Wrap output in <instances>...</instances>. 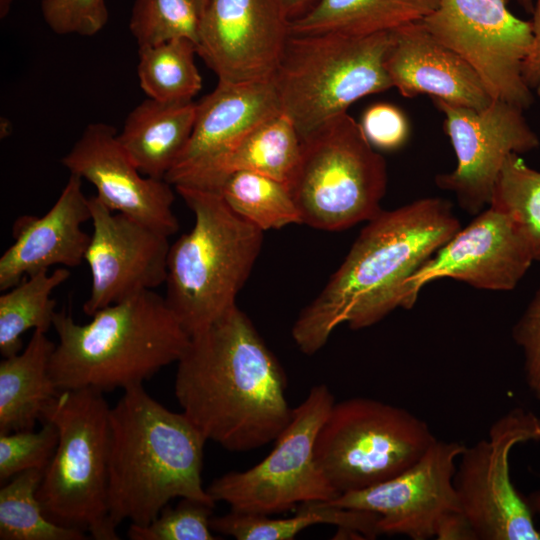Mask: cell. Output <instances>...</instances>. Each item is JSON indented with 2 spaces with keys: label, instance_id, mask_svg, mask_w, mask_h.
I'll use <instances>...</instances> for the list:
<instances>
[{
  "label": "cell",
  "instance_id": "obj_31",
  "mask_svg": "<svg viewBox=\"0 0 540 540\" xmlns=\"http://www.w3.org/2000/svg\"><path fill=\"white\" fill-rule=\"evenodd\" d=\"M490 207L505 214L540 262V171L519 154L509 155L497 177Z\"/></svg>",
  "mask_w": 540,
  "mask_h": 540
},
{
  "label": "cell",
  "instance_id": "obj_3",
  "mask_svg": "<svg viewBox=\"0 0 540 540\" xmlns=\"http://www.w3.org/2000/svg\"><path fill=\"white\" fill-rule=\"evenodd\" d=\"M109 521L144 526L174 498L215 506L202 485L201 431L182 412H172L143 385L130 387L110 408Z\"/></svg>",
  "mask_w": 540,
  "mask_h": 540
},
{
  "label": "cell",
  "instance_id": "obj_39",
  "mask_svg": "<svg viewBox=\"0 0 540 540\" xmlns=\"http://www.w3.org/2000/svg\"><path fill=\"white\" fill-rule=\"evenodd\" d=\"M435 538L439 540H477L472 526L460 510L448 513L441 520Z\"/></svg>",
  "mask_w": 540,
  "mask_h": 540
},
{
  "label": "cell",
  "instance_id": "obj_13",
  "mask_svg": "<svg viewBox=\"0 0 540 540\" xmlns=\"http://www.w3.org/2000/svg\"><path fill=\"white\" fill-rule=\"evenodd\" d=\"M433 102L444 115V130L457 159L455 169L436 175L435 183L452 192L463 210L477 215L489 206L506 158L537 149L540 139L524 110L511 103L493 99L482 109H472L439 99Z\"/></svg>",
  "mask_w": 540,
  "mask_h": 540
},
{
  "label": "cell",
  "instance_id": "obj_19",
  "mask_svg": "<svg viewBox=\"0 0 540 540\" xmlns=\"http://www.w3.org/2000/svg\"><path fill=\"white\" fill-rule=\"evenodd\" d=\"M280 113L272 78L218 81L216 88L196 103L191 136L164 180L174 187L189 183L246 132Z\"/></svg>",
  "mask_w": 540,
  "mask_h": 540
},
{
  "label": "cell",
  "instance_id": "obj_4",
  "mask_svg": "<svg viewBox=\"0 0 540 540\" xmlns=\"http://www.w3.org/2000/svg\"><path fill=\"white\" fill-rule=\"evenodd\" d=\"M58 343L50 375L58 390L100 392L142 385L187 348L185 331L165 297L147 290L104 307L86 324L56 312Z\"/></svg>",
  "mask_w": 540,
  "mask_h": 540
},
{
  "label": "cell",
  "instance_id": "obj_34",
  "mask_svg": "<svg viewBox=\"0 0 540 540\" xmlns=\"http://www.w3.org/2000/svg\"><path fill=\"white\" fill-rule=\"evenodd\" d=\"M38 431L21 430L0 434V483L15 475L37 469L44 472L56 450L59 432L57 426L43 420Z\"/></svg>",
  "mask_w": 540,
  "mask_h": 540
},
{
  "label": "cell",
  "instance_id": "obj_32",
  "mask_svg": "<svg viewBox=\"0 0 540 540\" xmlns=\"http://www.w3.org/2000/svg\"><path fill=\"white\" fill-rule=\"evenodd\" d=\"M200 20L197 0H134L129 29L139 48L176 38L197 45Z\"/></svg>",
  "mask_w": 540,
  "mask_h": 540
},
{
  "label": "cell",
  "instance_id": "obj_18",
  "mask_svg": "<svg viewBox=\"0 0 540 540\" xmlns=\"http://www.w3.org/2000/svg\"><path fill=\"white\" fill-rule=\"evenodd\" d=\"M113 126H86L62 164L70 174L91 183L97 198L111 211L125 214L166 236L179 224L172 205V185L164 179L143 177L118 141Z\"/></svg>",
  "mask_w": 540,
  "mask_h": 540
},
{
  "label": "cell",
  "instance_id": "obj_16",
  "mask_svg": "<svg viewBox=\"0 0 540 540\" xmlns=\"http://www.w3.org/2000/svg\"><path fill=\"white\" fill-rule=\"evenodd\" d=\"M93 232L84 261L91 273L85 314L118 303L166 282L168 236L117 212L97 196L89 198Z\"/></svg>",
  "mask_w": 540,
  "mask_h": 540
},
{
  "label": "cell",
  "instance_id": "obj_28",
  "mask_svg": "<svg viewBox=\"0 0 540 540\" xmlns=\"http://www.w3.org/2000/svg\"><path fill=\"white\" fill-rule=\"evenodd\" d=\"M216 192L240 217L262 231L302 224L288 184L248 171L226 176Z\"/></svg>",
  "mask_w": 540,
  "mask_h": 540
},
{
  "label": "cell",
  "instance_id": "obj_33",
  "mask_svg": "<svg viewBox=\"0 0 540 540\" xmlns=\"http://www.w3.org/2000/svg\"><path fill=\"white\" fill-rule=\"evenodd\" d=\"M215 506L203 501L181 498L175 507L166 505L149 524H130L131 540H215L210 521Z\"/></svg>",
  "mask_w": 540,
  "mask_h": 540
},
{
  "label": "cell",
  "instance_id": "obj_6",
  "mask_svg": "<svg viewBox=\"0 0 540 540\" xmlns=\"http://www.w3.org/2000/svg\"><path fill=\"white\" fill-rule=\"evenodd\" d=\"M390 31L290 34L272 81L282 113L303 138L359 99L392 87Z\"/></svg>",
  "mask_w": 540,
  "mask_h": 540
},
{
  "label": "cell",
  "instance_id": "obj_15",
  "mask_svg": "<svg viewBox=\"0 0 540 540\" xmlns=\"http://www.w3.org/2000/svg\"><path fill=\"white\" fill-rule=\"evenodd\" d=\"M290 36L280 0H209L197 54L218 81L271 79Z\"/></svg>",
  "mask_w": 540,
  "mask_h": 540
},
{
  "label": "cell",
  "instance_id": "obj_10",
  "mask_svg": "<svg viewBox=\"0 0 540 540\" xmlns=\"http://www.w3.org/2000/svg\"><path fill=\"white\" fill-rule=\"evenodd\" d=\"M325 384L313 386L293 409L292 418L275 440L274 449L245 471H232L206 488L215 501L231 510L272 515L300 504L328 502L340 494L330 485L314 458L317 433L334 405Z\"/></svg>",
  "mask_w": 540,
  "mask_h": 540
},
{
  "label": "cell",
  "instance_id": "obj_21",
  "mask_svg": "<svg viewBox=\"0 0 540 540\" xmlns=\"http://www.w3.org/2000/svg\"><path fill=\"white\" fill-rule=\"evenodd\" d=\"M91 219L82 178L70 174L55 204L43 216L25 215L14 223V243L0 258V290L25 277L61 264L75 267L84 261L91 236L81 228Z\"/></svg>",
  "mask_w": 540,
  "mask_h": 540
},
{
  "label": "cell",
  "instance_id": "obj_43",
  "mask_svg": "<svg viewBox=\"0 0 540 540\" xmlns=\"http://www.w3.org/2000/svg\"><path fill=\"white\" fill-rule=\"evenodd\" d=\"M526 12L532 13L534 0H515Z\"/></svg>",
  "mask_w": 540,
  "mask_h": 540
},
{
  "label": "cell",
  "instance_id": "obj_22",
  "mask_svg": "<svg viewBox=\"0 0 540 540\" xmlns=\"http://www.w3.org/2000/svg\"><path fill=\"white\" fill-rule=\"evenodd\" d=\"M196 103L147 98L127 116L118 141L147 177L164 179L185 148L195 122Z\"/></svg>",
  "mask_w": 540,
  "mask_h": 540
},
{
  "label": "cell",
  "instance_id": "obj_30",
  "mask_svg": "<svg viewBox=\"0 0 540 540\" xmlns=\"http://www.w3.org/2000/svg\"><path fill=\"white\" fill-rule=\"evenodd\" d=\"M43 471L21 472L0 489L1 540H84L86 533L59 525L44 513L37 497Z\"/></svg>",
  "mask_w": 540,
  "mask_h": 540
},
{
  "label": "cell",
  "instance_id": "obj_23",
  "mask_svg": "<svg viewBox=\"0 0 540 540\" xmlns=\"http://www.w3.org/2000/svg\"><path fill=\"white\" fill-rule=\"evenodd\" d=\"M300 152L301 138L297 129L280 113L250 129L189 183L181 186L216 192L223 179L237 171L254 172L289 184Z\"/></svg>",
  "mask_w": 540,
  "mask_h": 540
},
{
  "label": "cell",
  "instance_id": "obj_27",
  "mask_svg": "<svg viewBox=\"0 0 540 540\" xmlns=\"http://www.w3.org/2000/svg\"><path fill=\"white\" fill-rule=\"evenodd\" d=\"M70 277L66 268L25 277L0 296V353L9 357L22 351V335L29 329L47 332L53 325L56 302L52 291Z\"/></svg>",
  "mask_w": 540,
  "mask_h": 540
},
{
  "label": "cell",
  "instance_id": "obj_14",
  "mask_svg": "<svg viewBox=\"0 0 540 540\" xmlns=\"http://www.w3.org/2000/svg\"><path fill=\"white\" fill-rule=\"evenodd\" d=\"M458 442L436 440L410 467L369 488L340 494L329 505L379 516L380 534L412 540L435 538L441 520L460 510L454 486L455 460L464 450Z\"/></svg>",
  "mask_w": 540,
  "mask_h": 540
},
{
  "label": "cell",
  "instance_id": "obj_29",
  "mask_svg": "<svg viewBox=\"0 0 540 540\" xmlns=\"http://www.w3.org/2000/svg\"><path fill=\"white\" fill-rule=\"evenodd\" d=\"M195 53L196 44L186 38L139 48L138 78L148 98L167 103L191 102L202 88Z\"/></svg>",
  "mask_w": 540,
  "mask_h": 540
},
{
  "label": "cell",
  "instance_id": "obj_11",
  "mask_svg": "<svg viewBox=\"0 0 540 540\" xmlns=\"http://www.w3.org/2000/svg\"><path fill=\"white\" fill-rule=\"evenodd\" d=\"M531 440L540 441V418L516 408L492 424L487 439L460 454L454 486L477 540H540L533 512L513 486L509 468L513 447Z\"/></svg>",
  "mask_w": 540,
  "mask_h": 540
},
{
  "label": "cell",
  "instance_id": "obj_41",
  "mask_svg": "<svg viewBox=\"0 0 540 540\" xmlns=\"http://www.w3.org/2000/svg\"><path fill=\"white\" fill-rule=\"evenodd\" d=\"M533 513L540 515V491H536L526 499Z\"/></svg>",
  "mask_w": 540,
  "mask_h": 540
},
{
  "label": "cell",
  "instance_id": "obj_8",
  "mask_svg": "<svg viewBox=\"0 0 540 540\" xmlns=\"http://www.w3.org/2000/svg\"><path fill=\"white\" fill-rule=\"evenodd\" d=\"M288 186L302 224L344 230L382 211L386 162L360 123L345 112L301 138L299 161Z\"/></svg>",
  "mask_w": 540,
  "mask_h": 540
},
{
  "label": "cell",
  "instance_id": "obj_12",
  "mask_svg": "<svg viewBox=\"0 0 540 540\" xmlns=\"http://www.w3.org/2000/svg\"><path fill=\"white\" fill-rule=\"evenodd\" d=\"M509 0H440L420 20L431 35L463 58L493 99L525 110L534 101L523 62L532 43L531 22L515 16Z\"/></svg>",
  "mask_w": 540,
  "mask_h": 540
},
{
  "label": "cell",
  "instance_id": "obj_25",
  "mask_svg": "<svg viewBox=\"0 0 540 540\" xmlns=\"http://www.w3.org/2000/svg\"><path fill=\"white\" fill-rule=\"evenodd\" d=\"M294 516L271 518L269 515L230 510L212 517L211 529L237 540H293L301 531L318 524L334 525L338 533L373 539L379 535L375 513L341 508L326 502L300 504Z\"/></svg>",
  "mask_w": 540,
  "mask_h": 540
},
{
  "label": "cell",
  "instance_id": "obj_26",
  "mask_svg": "<svg viewBox=\"0 0 540 540\" xmlns=\"http://www.w3.org/2000/svg\"><path fill=\"white\" fill-rule=\"evenodd\" d=\"M440 0H321L290 22V34L335 32L370 35L420 21Z\"/></svg>",
  "mask_w": 540,
  "mask_h": 540
},
{
  "label": "cell",
  "instance_id": "obj_5",
  "mask_svg": "<svg viewBox=\"0 0 540 540\" xmlns=\"http://www.w3.org/2000/svg\"><path fill=\"white\" fill-rule=\"evenodd\" d=\"M192 229L170 245L166 302L190 337L236 304L262 248L263 232L214 191L178 186Z\"/></svg>",
  "mask_w": 540,
  "mask_h": 540
},
{
  "label": "cell",
  "instance_id": "obj_35",
  "mask_svg": "<svg viewBox=\"0 0 540 540\" xmlns=\"http://www.w3.org/2000/svg\"><path fill=\"white\" fill-rule=\"evenodd\" d=\"M41 12L45 23L59 35L94 36L109 18L104 0H41Z\"/></svg>",
  "mask_w": 540,
  "mask_h": 540
},
{
  "label": "cell",
  "instance_id": "obj_17",
  "mask_svg": "<svg viewBox=\"0 0 540 540\" xmlns=\"http://www.w3.org/2000/svg\"><path fill=\"white\" fill-rule=\"evenodd\" d=\"M532 262L530 250L511 220L488 206L460 228L407 283L411 309L422 287L451 278L483 290H513Z\"/></svg>",
  "mask_w": 540,
  "mask_h": 540
},
{
  "label": "cell",
  "instance_id": "obj_37",
  "mask_svg": "<svg viewBox=\"0 0 540 540\" xmlns=\"http://www.w3.org/2000/svg\"><path fill=\"white\" fill-rule=\"evenodd\" d=\"M524 357L528 387L540 401V285L512 329Z\"/></svg>",
  "mask_w": 540,
  "mask_h": 540
},
{
  "label": "cell",
  "instance_id": "obj_2",
  "mask_svg": "<svg viewBox=\"0 0 540 540\" xmlns=\"http://www.w3.org/2000/svg\"><path fill=\"white\" fill-rule=\"evenodd\" d=\"M460 228L452 204L440 197L382 210L367 221L343 263L294 322L299 350L313 355L342 323L358 330L398 307L408 309V281Z\"/></svg>",
  "mask_w": 540,
  "mask_h": 540
},
{
  "label": "cell",
  "instance_id": "obj_44",
  "mask_svg": "<svg viewBox=\"0 0 540 540\" xmlns=\"http://www.w3.org/2000/svg\"><path fill=\"white\" fill-rule=\"evenodd\" d=\"M197 1L200 8L201 16H202L209 0H197Z\"/></svg>",
  "mask_w": 540,
  "mask_h": 540
},
{
  "label": "cell",
  "instance_id": "obj_40",
  "mask_svg": "<svg viewBox=\"0 0 540 540\" xmlns=\"http://www.w3.org/2000/svg\"><path fill=\"white\" fill-rule=\"evenodd\" d=\"M321 0H280L288 20H296L312 10Z\"/></svg>",
  "mask_w": 540,
  "mask_h": 540
},
{
  "label": "cell",
  "instance_id": "obj_24",
  "mask_svg": "<svg viewBox=\"0 0 540 540\" xmlns=\"http://www.w3.org/2000/svg\"><path fill=\"white\" fill-rule=\"evenodd\" d=\"M56 344L35 329L24 350L0 362V434L34 429L58 395L50 375Z\"/></svg>",
  "mask_w": 540,
  "mask_h": 540
},
{
  "label": "cell",
  "instance_id": "obj_7",
  "mask_svg": "<svg viewBox=\"0 0 540 540\" xmlns=\"http://www.w3.org/2000/svg\"><path fill=\"white\" fill-rule=\"evenodd\" d=\"M110 407L92 388L60 390L42 419L59 432L37 491L45 515L96 540H119L109 521ZM40 421V422H41Z\"/></svg>",
  "mask_w": 540,
  "mask_h": 540
},
{
  "label": "cell",
  "instance_id": "obj_38",
  "mask_svg": "<svg viewBox=\"0 0 540 540\" xmlns=\"http://www.w3.org/2000/svg\"><path fill=\"white\" fill-rule=\"evenodd\" d=\"M532 18V43L523 62L522 75L529 89L540 96V0H534Z\"/></svg>",
  "mask_w": 540,
  "mask_h": 540
},
{
  "label": "cell",
  "instance_id": "obj_9",
  "mask_svg": "<svg viewBox=\"0 0 540 540\" xmlns=\"http://www.w3.org/2000/svg\"><path fill=\"white\" fill-rule=\"evenodd\" d=\"M436 440L427 423L406 409L355 397L334 403L317 433L314 458L343 494L395 477Z\"/></svg>",
  "mask_w": 540,
  "mask_h": 540
},
{
  "label": "cell",
  "instance_id": "obj_1",
  "mask_svg": "<svg viewBox=\"0 0 540 540\" xmlns=\"http://www.w3.org/2000/svg\"><path fill=\"white\" fill-rule=\"evenodd\" d=\"M177 363L175 396L207 440L249 451L275 441L289 424L286 374L237 305L192 335Z\"/></svg>",
  "mask_w": 540,
  "mask_h": 540
},
{
  "label": "cell",
  "instance_id": "obj_36",
  "mask_svg": "<svg viewBox=\"0 0 540 540\" xmlns=\"http://www.w3.org/2000/svg\"><path fill=\"white\" fill-rule=\"evenodd\" d=\"M360 125L371 145L382 150L399 149L409 136L405 114L389 103L369 106L363 113Z\"/></svg>",
  "mask_w": 540,
  "mask_h": 540
},
{
  "label": "cell",
  "instance_id": "obj_42",
  "mask_svg": "<svg viewBox=\"0 0 540 540\" xmlns=\"http://www.w3.org/2000/svg\"><path fill=\"white\" fill-rule=\"evenodd\" d=\"M13 1L14 0H0V18L1 19L7 16Z\"/></svg>",
  "mask_w": 540,
  "mask_h": 540
},
{
  "label": "cell",
  "instance_id": "obj_20",
  "mask_svg": "<svg viewBox=\"0 0 540 540\" xmlns=\"http://www.w3.org/2000/svg\"><path fill=\"white\" fill-rule=\"evenodd\" d=\"M390 36L385 69L402 96L429 95L472 109L493 100L473 68L436 40L421 21L390 30Z\"/></svg>",
  "mask_w": 540,
  "mask_h": 540
}]
</instances>
